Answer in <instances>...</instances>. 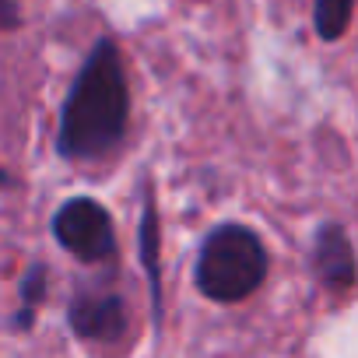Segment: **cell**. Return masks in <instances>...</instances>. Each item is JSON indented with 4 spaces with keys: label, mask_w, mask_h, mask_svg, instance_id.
<instances>
[{
    "label": "cell",
    "mask_w": 358,
    "mask_h": 358,
    "mask_svg": "<svg viewBox=\"0 0 358 358\" xmlns=\"http://www.w3.org/2000/svg\"><path fill=\"white\" fill-rule=\"evenodd\" d=\"M130 130V81L120 43L99 36L81 60L53 134L60 162H99L113 155Z\"/></svg>",
    "instance_id": "obj_1"
},
{
    "label": "cell",
    "mask_w": 358,
    "mask_h": 358,
    "mask_svg": "<svg viewBox=\"0 0 358 358\" xmlns=\"http://www.w3.org/2000/svg\"><path fill=\"white\" fill-rule=\"evenodd\" d=\"M271 274V253L257 229L243 222H222L215 225L194 260V288L218 306L246 302L260 292V285Z\"/></svg>",
    "instance_id": "obj_2"
},
{
    "label": "cell",
    "mask_w": 358,
    "mask_h": 358,
    "mask_svg": "<svg viewBox=\"0 0 358 358\" xmlns=\"http://www.w3.org/2000/svg\"><path fill=\"white\" fill-rule=\"evenodd\" d=\"M50 232H53L57 246L85 267H99V264H109L116 257L113 215L95 197H67L53 211Z\"/></svg>",
    "instance_id": "obj_3"
},
{
    "label": "cell",
    "mask_w": 358,
    "mask_h": 358,
    "mask_svg": "<svg viewBox=\"0 0 358 358\" xmlns=\"http://www.w3.org/2000/svg\"><path fill=\"white\" fill-rule=\"evenodd\" d=\"M67 327L78 341L88 344H120L130 330V313L120 292L106 285H81L67 302Z\"/></svg>",
    "instance_id": "obj_4"
},
{
    "label": "cell",
    "mask_w": 358,
    "mask_h": 358,
    "mask_svg": "<svg viewBox=\"0 0 358 358\" xmlns=\"http://www.w3.org/2000/svg\"><path fill=\"white\" fill-rule=\"evenodd\" d=\"M309 271L334 295L358 285V253H355V243L341 222L327 218L316 225L313 246H309Z\"/></svg>",
    "instance_id": "obj_5"
},
{
    "label": "cell",
    "mask_w": 358,
    "mask_h": 358,
    "mask_svg": "<svg viewBox=\"0 0 358 358\" xmlns=\"http://www.w3.org/2000/svg\"><path fill=\"white\" fill-rule=\"evenodd\" d=\"M137 257L144 267V281H148V299H151V323L162 327V218H158V204H155V190L151 183H144L141 190V222H137Z\"/></svg>",
    "instance_id": "obj_6"
},
{
    "label": "cell",
    "mask_w": 358,
    "mask_h": 358,
    "mask_svg": "<svg viewBox=\"0 0 358 358\" xmlns=\"http://www.w3.org/2000/svg\"><path fill=\"white\" fill-rule=\"evenodd\" d=\"M46 299H50V267L43 260H32L18 281V309L8 320V327L15 334H29L36 327V313L43 309Z\"/></svg>",
    "instance_id": "obj_7"
},
{
    "label": "cell",
    "mask_w": 358,
    "mask_h": 358,
    "mask_svg": "<svg viewBox=\"0 0 358 358\" xmlns=\"http://www.w3.org/2000/svg\"><path fill=\"white\" fill-rule=\"evenodd\" d=\"M351 18H355V0H313V32L323 43L344 39Z\"/></svg>",
    "instance_id": "obj_8"
},
{
    "label": "cell",
    "mask_w": 358,
    "mask_h": 358,
    "mask_svg": "<svg viewBox=\"0 0 358 358\" xmlns=\"http://www.w3.org/2000/svg\"><path fill=\"white\" fill-rule=\"evenodd\" d=\"M25 25L22 0H0V32H18Z\"/></svg>",
    "instance_id": "obj_9"
},
{
    "label": "cell",
    "mask_w": 358,
    "mask_h": 358,
    "mask_svg": "<svg viewBox=\"0 0 358 358\" xmlns=\"http://www.w3.org/2000/svg\"><path fill=\"white\" fill-rule=\"evenodd\" d=\"M11 183H15V179H11V172H8L4 165H0V190H8Z\"/></svg>",
    "instance_id": "obj_10"
}]
</instances>
